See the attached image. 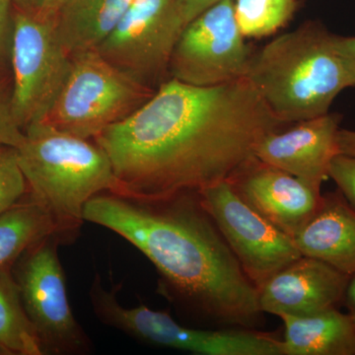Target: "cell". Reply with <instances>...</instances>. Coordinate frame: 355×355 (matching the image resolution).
I'll use <instances>...</instances> for the list:
<instances>
[{"label": "cell", "mask_w": 355, "mask_h": 355, "mask_svg": "<svg viewBox=\"0 0 355 355\" xmlns=\"http://www.w3.org/2000/svg\"><path fill=\"white\" fill-rule=\"evenodd\" d=\"M349 275L324 261L301 256L258 289L263 313L307 316L342 304Z\"/></svg>", "instance_id": "cell-13"}, {"label": "cell", "mask_w": 355, "mask_h": 355, "mask_svg": "<svg viewBox=\"0 0 355 355\" xmlns=\"http://www.w3.org/2000/svg\"><path fill=\"white\" fill-rule=\"evenodd\" d=\"M53 234L60 236L57 223L32 197L0 214V270L10 268L27 250Z\"/></svg>", "instance_id": "cell-18"}, {"label": "cell", "mask_w": 355, "mask_h": 355, "mask_svg": "<svg viewBox=\"0 0 355 355\" xmlns=\"http://www.w3.org/2000/svg\"><path fill=\"white\" fill-rule=\"evenodd\" d=\"M234 13L223 0L191 21L173 51L171 78L196 86H216L246 77L251 51Z\"/></svg>", "instance_id": "cell-9"}, {"label": "cell", "mask_w": 355, "mask_h": 355, "mask_svg": "<svg viewBox=\"0 0 355 355\" xmlns=\"http://www.w3.org/2000/svg\"><path fill=\"white\" fill-rule=\"evenodd\" d=\"M338 153L355 156V130L340 128L336 135Z\"/></svg>", "instance_id": "cell-27"}, {"label": "cell", "mask_w": 355, "mask_h": 355, "mask_svg": "<svg viewBox=\"0 0 355 355\" xmlns=\"http://www.w3.org/2000/svg\"><path fill=\"white\" fill-rule=\"evenodd\" d=\"M62 243L60 236L53 234L27 250L14 279L43 354H87L92 345L70 306L58 258V248Z\"/></svg>", "instance_id": "cell-8"}, {"label": "cell", "mask_w": 355, "mask_h": 355, "mask_svg": "<svg viewBox=\"0 0 355 355\" xmlns=\"http://www.w3.org/2000/svg\"><path fill=\"white\" fill-rule=\"evenodd\" d=\"M132 0H67L55 13V29L71 57L97 51L114 31Z\"/></svg>", "instance_id": "cell-17"}, {"label": "cell", "mask_w": 355, "mask_h": 355, "mask_svg": "<svg viewBox=\"0 0 355 355\" xmlns=\"http://www.w3.org/2000/svg\"><path fill=\"white\" fill-rule=\"evenodd\" d=\"M282 125L247 77L216 86L171 78L93 140L111 160L118 193L155 200L227 181Z\"/></svg>", "instance_id": "cell-1"}, {"label": "cell", "mask_w": 355, "mask_h": 355, "mask_svg": "<svg viewBox=\"0 0 355 355\" xmlns=\"http://www.w3.org/2000/svg\"><path fill=\"white\" fill-rule=\"evenodd\" d=\"M295 7V0H235L234 13L245 38H263L284 27Z\"/></svg>", "instance_id": "cell-20"}, {"label": "cell", "mask_w": 355, "mask_h": 355, "mask_svg": "<svg viewBox=\"0 0 355 355\" xmlns=\"http://www.w3.org/2000/svg\"><path fill=\"white\" fill-rule=\"evenodd\" d=\"M342 116L330 113L298 121L295 127L266 135L254 149V157L315 186L329 178L338 154L336 135Z\"/></svg>", "instance_id": "cell-14"}, {"label": "cell", "mask_w": 355, "mask_h": 355, "mask_svg": "<svg viewBox=\"0 0 355 355\" xmlns=\"http://www.w3.org/2000/svg\"><path fill=\"white\" fill-rule=\"evenodd\" d=\"M83 218L137 248L155 266L164 291L202 316L245 329L260 322L258 288L198 193L150 200L106 191L89 200Z\"/></svg>", "instance_id": "cell-2"}, {"label": "cell", "mask_w": 355, "mask_h": 355, "mask_svg": "<svg viewBox=\"0 0 355 355\" xmlns=\"http://www.w3.org/2000/svg\"><path fill=\"white\" fill-rule=\"evenodd\" d=\"M184 22L188 25L191 21L205 12L210 7L216 6L223 0H179Z\"/></svg>", "instance_id": "cell-26"}, {"label": "cell", "mask_w": 355, "mask_h": 355, "mask_svg": "<svg viewBox=\"0 0 355 355\" xmlns=\"http://www.w3.org/2000/svg\"><path fill=\"white\" fill-rule=\"evenodd\" d=\"M24 135L17 153L28 190L50 212L62 241H70L84 222L89 200L120 191L111 160L95 140L43 121L28 125Z\"/></svg>", "instance_id": "cell-4"}, {"label": "cell", "mask_w": 355, "mask_h": 355, "mask_svg": "<svg viewBox=\"0 0 355 355\" xmlns=\"http://www.w3.org/2000/svg\"><path fill=\"white\" fill-rule=\"evenodd\" d=\"M329 177L355 209V156L336 154L329 168Z\"/></svg>", "instance_id": "cell-23"}, {"label": "cell", "mask_w": 355, "mask_h": 355, "mask_svg": "<svg viewBox=\"0 0 355 355\" xmlns=\"http://www.w3.org/2000/svg\"><path fill=\"white\" fill-rule=\"evenodd\" d=\"M186 26L179 0H132L97 51L114 67L153 87L169 71Z\"/></svg>", "instance_id": "cell-11"}, {"label": "cell", "mask_w": 355, "mask_h": 355, "mask_svg": "<svg viewBox=\"0 0 355 355\" xmlns=\"http://www.w3.org/2000/svg\"><path fill=\"white\" fill-rule=\"evenodd\" d=\"M279 318L284 324V355H355L354 322L336 307Z\"/></svg>", "instance_id": "cell-16"}, {"label": "cell", "mask_w": 355, "mask_h": 355, "mask_svg": "<svg viewBox=\"0 0 355 355\" xmlns=\"http://www.w3.org/2000/svg\"><path fill=\"white\" fill-rule=\"evenodd\" d=\"M240 198L293 238L321 205V187L266 164L256 157L227 180Z\"/></svg>", "instance_id": "cell-12"}, {"label": "cell", "mask_w": 355, "mask_h": 355, "mask_svg": "<svg viewBox=\"0 0 355 355\" xmlns=\"http://www.w3.org/2000/svg\"><path fill=\"white\" fill-rule=\"evenodd\" d=\"M155 89L114 67L98 51L70 57L67 78L43 121L86 139L125 120Z\"/></svg>", "instance_id": "cell-5"}, {"label": "cell", "mask_w": 355, "mask_h": 355, "mask_svg": "<svg viewBox=\"0 0 355 355\" xmlns=\"http://www.w3.org/2000/svg\"><path fill=\"white\" fill-rule=\"evenodd\" d=\"M64 1H67V0H43L40 10L42 12L49 14V15H55L58 9L62 6Z\"/></svg>", "instance_id": "cell-29"}, {"label": "cell", "mask_w": 355, "mask_h": 355, "mask_svg": "<svg viewBox=\"0 0 355 355\" xmlns=\"http://www.w3.org/2000/svg\"><path fill=\"white\" fill-rule=\"evenodd\" d=\"M334 44L352 73L355 85V37H343L334 34Z\"/></svg>", "instance_id": "cell-25"}, {"label": "cell", "mask_w": 355, "mask_h": 355, "mask_svg": "<svg viewBox=\"0 0 355 355\" xmlns=\"http://www.w3.org/2000/svg\"><path fill=\"white\" fill-rule=\"evenodd\" d=\"M0 349L7 355L44 354L10 268L0 270Z\"/></svg>", "instance_id": "cell-19"}, {"label": "cell", "mask_w": 355, "mask_h": 355, "mask_svg": "<svg viewBox=\"0 0 355 355\" xmlns=\"http://www.w3.org/2000/svg\"><path fill=\"white\" fill-rule=\"evenodd\" d=\"M118 289L102 288L92 299L103 324L141 342L200 355H284V342L253 329L198 330L178 324L168 313L144 305L121 304Z\"/></svg>", "instance_id": "cell-6"}, {"label": "cell", "mask_w": 355, "mask_h": 355, "mask_svg": "<svg viewBox=\"0 0 355 355\" xmlns=\"http://www.w3.org/2000/svg\"><path fill=\"white\" fill-rule=\"evenodd\" d=\"M293 240L302 256L354 275L355 209L340 191L323 195L319 209Z\"/></svg>", "instance_id": "cell-15"}, {"label": "cell", "mask_w": 355, "mask_h": 355, "mask_svg": "<svg viewBox=\"0 0 355 355\" xmlns=\"http://www.w3.org/2000/svg\"><path fill=\"white\" fill-rule=\"evenodd\" d=\"M342 304L345 305L347 313L355 326V273L349 277Z\"/></svg>", "instance_id": "cell-28"}, {"label": "cell", "mask_w": 355, "mask_h": 355, "mask_svg": "<svg viewBox=\"0 0 355 355\" xmlns=\"http://www.w3.org/2000/svg\"><path fill=\"white\" fill-rule=\"evenodd\" d=\"M13 34L12 0H0V78L10 69Z\"/></svg>", "instance_id": "cell-24"}, {"label": "cell", "mask_w": 355, "mask_h": 355, "mask_svg": "<svg viewBox=\"0 0 355 355\" xmlns=\"http://www.w3.org/2000/svg\"><path fill=\"white\" fill-rule=\"evenodd\" d=\"M28 191L17 148L0 144V214L21 202Z\"/></svg>", "instance_id": "cell-21"}, {"label": "cell", "mask_w": 355, "mask_h": 355, "mask_svg": "<svg viewBox=\"0 0 355 355\" xmlns=\"http://www.w3.org/2000/svg\"><path fill=\"white\" fill-rule=\"evenodd\" d=\"M17 8L28 9V10H36L41 8L43 0H12Z\"/></svg>", "instance_id": "cell-30"}, {"label": "cell", "mask_w": 355, "mask_h": 355, "mask_svg": "<svg viewBox=\"0 0 355 355\" xmlns=\"http://www.w3.org/2000/svg\"><path fill=\"white\" fill-rule=\"evenodd\" d=\"M11 86L6 77L0 78V144L19 147L24 141V130L16 121L11 104Z\"/></svg>", "instance_id": "cell-22"}, {"label": "cell", "mask_w": 355, "mask_h": 355, "mask_svg": "<svg viewBox=\"0 0 355 355\" xmlns=\"http://www.w3.org/2000/svg\"><path fill=\"white\" fill-rule=\"evenodd\" d=\"M69 65L70 55L58 39L55 15L40 9L14 10L11 104L23 130L48 113Z\"/></svg>", "instance_id": "cell-7"}, {"label": "cell", "mask_w": 355, "mask_h": 355, "mask_svg": "<svg viewBox=\"0 0 355 355\" xmlns=\"http://www.w3.org/2000/svg\"><path fill=\"white\" fill-rule=\"evenodd\" d=\"M198 195L203 209L257 288L273 273L302 256L293 238L247 205L228 181L198 191Z\"/></svg>", "instance_id": "cell-10"}, {"label": "cell", "mask_w": 355, "mask_h": 355, "mask_svg": "<svg viewBox=\"0 0 355 355\" xmlns=\"http://www.w3.org/2000/svg\"><path fill=\"white\" fill-rule=\"evenodd\" d=\"M246 77L282 123L328 114L338 94L355 86L334 34L317 22L266 44L252 57Z\"/></svg>", "instance_id": "cell-3"}]
</instances>
